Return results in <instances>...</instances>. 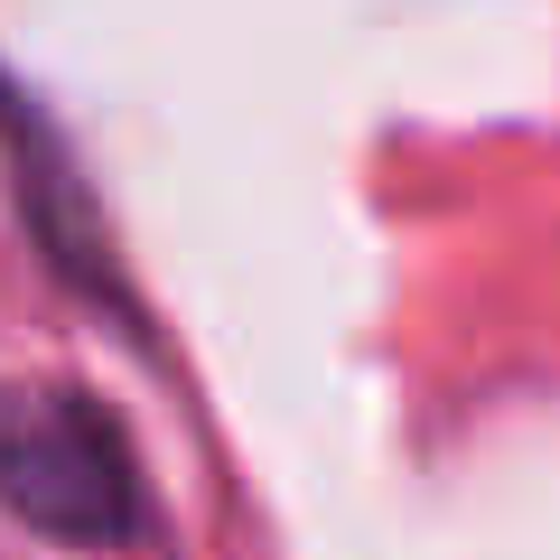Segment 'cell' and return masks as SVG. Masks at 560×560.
Returning a JSON list of instances; mask_svg holds the SVG:
<instances>
[{
    "label": "cell",
    "mask_w": 560,
    "mask_h": 560,
    "mask_svg": "<svg viewBox=\"0 0 560 560\" xmlns=\"http://www.w3.org/2000/svg\"><path fill=\"white\" fill-rule=\"evenodd\" d=\"M0 160H10V187H20V224L38 243V261L94 308H121L131 318V290H121V261H113V234H103L94 197H84L75 160H66L57 121L38 113V94L0 75Z\"/></svg>",
    "instance_id": "2"
},
{
    "label": "cell",
    "mask_w": 560,
    "mask_h": 560,
    "mask_svg": "<svg viewBox=\"0 0 560 560\" xmlns=\"http://www.w3.org/2000/svg\"><path fill=\"white\" fill-rule=\"evenodd\" d=\"M0 514L66 551H131L160 523L121 411L84 383H0Z\"/></svg>",
    "instance_id": "1"
}]
</instances>
